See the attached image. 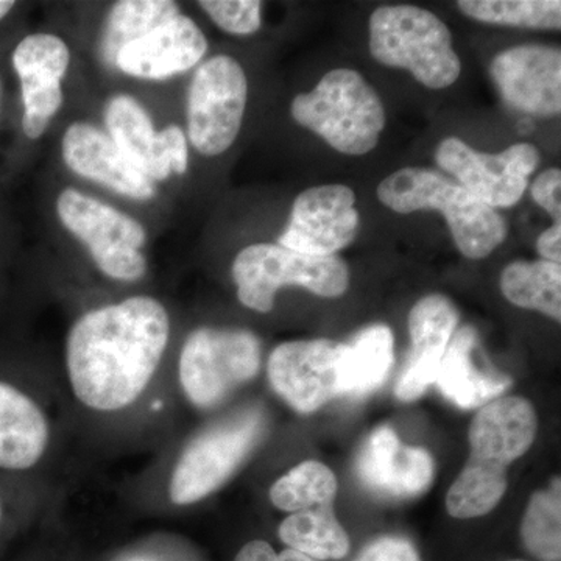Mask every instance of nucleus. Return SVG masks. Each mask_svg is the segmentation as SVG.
<instances>
[{
  "label": "nucleus",
  "instance_id": "1",
  "mask_svg": "<svg viewBox=\"0 0 561 561\" xmlns=\"http://www.w3.org/2000/svg\"><path fill=\"white\" fill-rule=\"evenodd\" d=\"M169 337L168 309L147 295L81 316L66 341V365L77 400L98 412L130 408L153 379Z\"/></svg>",
  "mask_w": 561,
  "mask_h": 561
},
{
  "label": "nucleus",
  "instance_id": "2",
  "mask_svg": "<svg viewBox=\"0 0 561 561\" xmlns=\"http://www.w3.org/2000/svg\"><path fill=\"white\" fill-rule=\"evenodd\" d=\"M534 405L519 397H504L483 405L472 420L471 454L446 496L453 518L486 515L507 490V467L529 451L537 437Z\"/></svg>",
  "mask_w": 561,
  "mask_h": 561
},
{
  "label": "nucleus",
  "instance_id": "3",
  "mask_svg": "<svg viewBox=\"0 0 561 561\" xmlns=\"http://www.w3.org/2000/svg\"><path fill=\"white\" fill-rule=\"evenodd\" d=\"M378 198L398 214L440 210L457 249L468 260H485L507 239V224L496 209L431 169L405 168L391 173L379 183Z\"/></svg>",
  "mask_w": 561,
  "mask_h": 561
},
{
  "label": "nucleus",
  "instance_id": "4",
  "mask_svg": "<svg viewBox=\"0 0 561 561\" xmlns=\"http://www.w3.org/2000/svg\"><path fill=\"white\" fill-rule=\"evenodd\" d=\"M290 114L301 127L350 157L370 153L386 127L381 98L353 69L330 70L311 92L294 99Z\"/></svg>",
  "mask_w": 561,
  "mask_h": 561
},
{
  "label": "nucleus",
  "instance_id": "5",
  "mask_svg": "<svg viewBox=\"0 0 561 561\" xmlns=\"http://www.w3.org/2000/svg\"><path fill=\"white\" fill-rule=\"evenodd\" d=\"M370 51L376 61L409 70L430 90H445L460 77L451 31L421 7L386 5L373 11Z\"/></svg>",
  "mask_w": 561,
  "mask_h": 561
},
{
  "label": "nucleus",
  "instance_id": "6",
  "mask_svg": "<svg viewBox=\"0 0 561 561\" xmlns=\"http://www.w3.org/2000/svg\"><path fill=\"white\" fill-rule=\"evenodd\" d=\"M238 298L245 308L268 313L276 294L287 286L305 287L324 298L342 297L350 287V271L339 256H312L278 243H254L232 262Z\"/></svg>",
  "mask_w": 561,
  "mask_h": 561
},
{
  "label": "nucleus",
  "instance_id": "7",
  "mask_svg": "<svg viewBox=\"0 0 561 561\" xmlns=\"http://www.w3.org/2000/svg\"><path fill=\"white\" fill-rule=\"evenodd\" d=\"M260 368L261 343L253 332L198 328L181 350L180 386L195 408H216Z\"/></svg>",
  "mask_w": 561,
  "mask_h": 561
},
{
  "label": "nucleus",
  "instance_id": "8",
  "mask_svg": "<svg viewBox=\"0 0 561 561\" xmlns=\"http://www.w3.org/2000/svg\"><path fill=\"white\" fill-rule=\"evenodd\" d=\"M57 214L62 227L76 236L99 271L111 279L133 283L146 276V228L128 214L83 192L68 187L58 195Z\"/></svg>",
  "mask_w": 561,
  "mask_h": 561
},
{
  "label": "nucleus",
  "instance_id": "9",
  "mask_svg": "<svg viewBox=\"0 0 561 561\" xmlns=\"http://www.w3.org/2000/svg\"><path fill=\"white\" fill-rule=\"evenodd\" d=\"M249 81L230 55L210 57L195 70L187 91V136L203 157L225 153L241 133Z\"/></svg>",
  "mask_w": 561,
  "mask_h": 561
},
{
  "label": "nucleus",
  "instance_id": "10",
  "mask_svg": "<svg viewBox=\"0 0 561 561\" xmlns=\"http://www.w3.org/2000/svg\"><path fill=\"white\" fill-rule=\"evenodd\" d=\"M261 434L262 416L249 412L197 435L173 468L169 483L172 504H195L219 490L253 451Z\"/></svg>",
  "mask_w": 561,
  "mask_h": 561
},
{
  "label": "nucleus",
  "instance_id": "11",
  "mask_svg": "<svg viewBox=\"0 0 561 561\" xmlns=\"http://www.w3.org/2000/svg\"><path fill=\"white\" fill-rule=\"evenodd\" d=\"M541 153L529 142L513 144L501 153H482L459 138L442 140L435 162L451 173L478 201L491 209L512 208L522 201Z\"/></svg>",
  "mask_w": 561,
  "mask_h": 561
},
{
  "label": "nucleus",
  "instance_id": "12",
  "mask_svg": "<svg viewBox=\"0 0 561 561\" xmlns=\"http://www.w3.org/2000/svg\"><path fill=\"white\" fill-rule=\"evenodd\" d=\"M106 135L147 179L165 181L190 168V147L176 125L157 131L147 110L130 95L111 98L105 105Z\"/></svg>",
  "mask_w": 561,
  "mask_h": 561
},
{
  "label": "nucleus",
  "instance_id": "13",
  "mask_svg": "<svg viewBox=\"0 0 561 561\" xmlns=\"http://www.w3.org/2000/svg\"><path fill=\"white\" fill-rule=\"evenodd\" d=\"M11 65L21 84L22 131L25 138L38 140L65 102L68 43L54 33H31L14 47Z\"/></svg>",
  "mask_w": 561,
  "mask_h": 561
},
{
  "label": "nucleus",
  "instance_id": "14",
  "mask_svg": "<svg viewBox=\"0 0 561 561\" xmlns=\"http://www.w3.org/2000/svg\"><path fill=\"white\" fill-rule=\"evenodd\" d=\"M342 346L324 339L280 343L267 364L273 390L300 413L319 411L327 402L343 397Z\"/></svg>",
  "mask_w": 561,
  "mask_h": 561
},
{
  "label": "nucleus",
  "instance_id": "15",
  "mask_svg": "<svg viewBox=\"0 0 561 561\" xmlns=\"http://www.w3.org/2000/svg\"><path fill=\"white\" fill-rule=\"evenodd\" d=\"M357 228L354 191L345 184H323L295 198L278 245L312 256H334L356 239Z\"/></svg>",
  "mask_w": 561,
  "mask_h": 561
},
{
  "label": "nucleus",
  "instance_id": "16",
  "mask_svg": "<svg viewBox=\"0 0 561 561\" xmlns=\"http://www.w3.org/2000/svg\"><path fill=\"white\" fill-rule=\"evenodd\" d=\"M501 98L531 116H559L561 51L545 44H524L496 55L490 68Z\"/></svg>",
  "mask_w": 561,
  "mask_h": 561
},
{
  "label": "nucleus",
  "instance_id": "17",
  "mask_svg": "<svg viewBox=\"0 0 561 561\" xmlns=\"http://www.w3.org/2000/svg\"><path fill=\"white\" fill-rule=\"evenodd\" d=\"M62 161L81 179L94 181L133 201H151L153 181L139 172L113 139L88 122H73L61 139Z\"/></svg>",
  "mask_w": 561,
  "mask_h": 561
},
{
  "label": "nucleus",
  "instance_id": "18",
  "mask_svg": "<svg viewBox=\"0 0 561 561\" xmlns=\"http://www.w3.org/2000/svg\"><path fill=\"white\" fill-rule=\"evenodd\" d=\"M356 472L381 496L412 500L430 489L434 463L426 449L402 445L393 430L379 427L362 445Z\"/></svg>",
  "mask_w": 561,
  "mask_h": 561
},
{
  "label": "nucleus",
  "instance_id": "19",
  "mask_svg": "<svg viewBox=\"0 0 561 561\" xmlns=\"http://www.w3.org/2000/svg\"><path fill=\"white\" fill-rule=\"evenodd\" d=\"M208 51V39L191 18L179 14L117 54L114 68L140 80H165L187 72Z\"/></svg>",
  "mask_w": 561,
  "mask_h": 561
},
{
  "label": "nucleus",
  "instance_id": "20",
  "mask_svg": "<svg viewBox=\"0 0 561 561\" xmlns=\"http://www.w3.org/2000/svg\"><path fill=\"white\" fill-rule=\"evenodd\" d=\"M459 323V313L443 295L421 298L409 313L412 350L397 383L401 401L419 400L437 379L443 356Z\"/></svg>",
  "mask_w": 561,
  "mask_h": 561
},
{
  "label": "nucleus",
  "instance_id": "21",
  "mask_svg": "<svg viewBox=\"0 0 561 561\" xmlns=\"http://www.w3.org/2000/svg\"><path fill=\"white\" fill-rule=\"evenodd\" d=\"M50 440L46 413L27 393L0 381V470L35 467Z\"/></svg>",
  "mask_w": 561,
  "mask_h": 561
},
{
  "label": "nucleus",
  "instance_id": "22",
  "mask_svg": "<svg viewBox=\"0 0 561 561\" xmlns=\"http://www.w3.org/2000/svg\"><path fill=\"white\" fill-rule=\"evenodd\" d=\"M478 334L461 328L449 342L438 368L437 383L443 397L460 409L483 408L511 389L512 379L490 370H481L472 360Z\"/></svg>",
  "mask_w": 561,
  "mask_h": 561
},
{
  "label": "nucleus",
  "instance_id": "23",
  "mask_svg": "<svg viewBox=\"0 0 561 561\" xmlns=\"http://www.w3.org/2000/svg\"><path fill=\"white\" fill-rule=\"evenodd\" d=\"M390 328L375 324L343 343L341 382L343 397H364L382 386L394 360Z\"/></svg>",
  "mask_w": 561,
  "mask_h": 561
},
{
  "label": "nucleus",
  "instance_id": "24",
  "mask_svg": "<svg viewBox=\"0 0 561 561\" xmlns=\"http://www.w3.org/2000/svg\"><path fill=\"white\" fill-rule=\"evenodd\" d=\"M280 541L313 560H341L348 556L350 538L335 518L332 504L290 513L278 529Z\"/></svg>",
  "mask_w": 561,
  "mask_h": 561
},
{
  "label": "nucleus",
  "instance_id": "25",
  "mask_svg": "<svg viewBox=\"0 0 561 561\" xmlns=\"http://www.w3.org/2000/svg\"><path fill=\"white\" fill-rule=\"evenodd\" d=\"M180 5L172 0H122L110 10L101 38L103 61L114 66L124 47L149 35L164 22L179 16Z\"/></svg>",
  "mask_w": 561,
  "mask_h": 561
},
{
  "label": "nucleus",
  "instance_id": "26",
  "mask_svg": "<svg viewBox=\"0 0 561 561\" xmlns=\"http://www.w3.org/2000/svg\"><path fill=\"white\" fill-rule=\"evenodd\" d=\"M501 290L518 308L561 319V267L556 262H512L502 271Z\"/></svg>",
  "mask_w": 561,
  "mask_h": 561
},
{
  "label": "nucleus",
  "instance_id": "27",
  "mask_svg": "<svg viewBox=\"0 0 561 561\" xmlns=\"http://www.w3.org/2000/svg\"><path fill=\"white\" fill-rule=\"evenodd\" d=\"M457 7L465 16L486 24L537 31L561 28L559 0H460Z\"/></svg>",
  "mask_w": 561,
  "mask_h": 561
},
{
  "label": "nucleus",
  "instance_id": "28",
  "mask_svg": "<svg viewBox=\"0 0 561 561\" xmlns=\"http://www.w3.org/2000/svg\"><path fill=\"white\" fill-rule=\"evenodd\" d=\"M337 479L320 461H302L273 483L272 504L280 512L295 513L316 505L334 504Z\"/></svg>",
  "mask_w": 561,
  "mask_h": 561
},
{
  "label": "nucleus",
  "instance_id": "29",
  "mask_svg": "<svg viewBox=\"0 0 561 561\" xmlns=\"http://www.w3.org/2000/svg\"><path fill=\"white\" fill-rule=\"evenodd\" d=\"M524 546L541 561L561 559V485L556 479L548 490L531 496L522 524Z\"/></svg>",
  "mask_w": 561,
  "mask_h": 561
},
{
  "label": "nucleus",
  "instance_id": "30",
  "mask_svg": "<svg viewBox=\"0 0 561 561\" xmlns=\"http://www.w3.org/2000/svg\"><path fill=\"white\" fill-rule=\"evenodd\" d=\"M198 5L217 27L231 35H253L261 28L260 0H203Z\"/></svg>",
  "mask_w": 561,
  "mask_h": 561
},
{
  "label": "nucleus",
  "instance_id": "31",
  "mask_svg": "<svg viewBox=\"0 0 561 561\" xmlns=\"http://www.w3.org/2000/svg\"><path fill=\"white\" fill-rule=\"evenodd\" d=\"M531 198L552 217L553 225H561V171L548 169L530 186Z\"/></svg>",
  "mask_w": 561,
  "mask_h": 561
},
{
  "label": "nucleus",
  "instance_id": "32",
  "mask_svg": "<svg viewBox=\"0 0 561 561\" xmlns=\"http://www.w3.org/2000/svg\"><path fill=\"white\" fill-rule=\"evenodd\" d=\"M356 561H421L411 541L401 537H382L365 546Z\"/></svg>",
  "mask_w": 561,
  "mask_h": 561
},
{
  "label": "nucleus",
  "instance_id": "33",
  "mask_svg": "<svg viewBox=\"0 0 561 561\" xmlns=\"http://www.w3.org/2000/svg\"><path fill=\"white\" fill-rule=\"evenodd\" d=\"M234 561H319L313 560L305 553L286 549L283 552H275L268 542L256 540L247 542L236 556Z\"/></svg>",
  "mask_w": 561,
  "mask_h": 561
},
{
  "label": "nucleus",
  "instance_id": "34",
  "mask_svg": "<svg viewBox=\"0 0 561 561\" xmlns=\"http://www.w3.org/2000/svg\"><path fill=\"white\" fill-rule=\"evenodd\" d=\"M537 250L545 261L561 262V225H552L549 230L542 231L537 241Z\"/></svg>",
  "mask_w": 561,
  "mask_h": 561
},
{
  "label": "nucleus",
  "instance_id": "35",
  "mask_svg": "<svg viewBox=\"0 0 561 561\" xmlns=\"http://www.w3.org/2000/svg\"><path fill=\"white\" fill-rule=\"evenodd\" d=\"M14 7H16V3L13 0H0V21L5 20Z\"/></svg>",
  "mask_w": 561,
  "mask_h": 561
},
{
  "label": "nucleus",
  "instance_id": "36",
  "mask_svg": "<svg viewBox=\"0 0 561 561\" xmlns=\"http://www.w3.org/2000/svg\"><path fill=\"white\" fill-rule=\"evenodd\" d=\"M0 522H2V505H0Z\"/></svg>",
  "mask_w": 561,
  "mask_h": 561
},
{
  "label": "nucleus",
  "instance_id": "37",
  "mask_svg": "<svg viewBox=\"0 0 561 561\" xmlns=\"http://www.w3.org/2000/svg\"><path fill=\"white\" fill-rule=\"evenodd\" d=\"M512 561H522V560H512Z\"/></svg>",
  "mask_w": 561,
  "mask_h": 561
}]
</instances>
